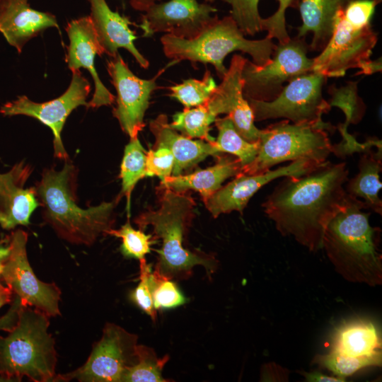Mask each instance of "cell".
<instances>
[{"mask_svg":"<svg viewBox=\"0 0 382 382\" xmlns=\"http://www.w3.org/2000/svg\"><path fill=\"white\" fill-rule=\"evenodd\" d=\"M348 175L345 163L327 161L303 175L283 177L262 207L282 236L316 252L328 224L346 203Z\"/></svg>","mask_w":382,"mask_h":382,"instance_id":"1","label":"cell"},{"mask_svg":"<svg viewBox=\"0 0 382 382\" xmlns=\"http://www.w3.org/2000/svg\"><path fill=\"white\" fill-rule=\"evenodd\" d=\"M351 0H301L299 8L302 24L297 28L299 37L313 33L309 49L321 51L328 42L333 30L336 13Z\"/></svg>","mask_w":382,"mask_h":382,"instance_id":"24","label":"cell"},{"mask_svg":"<svg viewBox=\"0 0 382 382\" xmlns=\"http://www.w3.org/2000/svg\"><path fill=\"white\" fill-rule=\"evenodd\" d=\"M363 209L362 200L348 195L325 230L322 249L345 280L376 286L382 284L381 230L371 226L370 213Z\"/></svg>","mask_w":382,"mask_h":382,"instance_id":"3","label":"cell"},{"mask_svg":"<svg viewBox=\"0 0 382 382\" xmlns=\"http://www.w3.org/2000/svg\"><path fill=\"white\" fill-rule=\"evenodd\" d=\"M381 0H351L335 17L332 35L315 58L312 71L325 77H342L349 69H360L359 74H372L381 71V60L371 55L378 34L371 25L376 6Z\"/></svg>","mask_w":382,"mask_h":382,"instance_id":"5","label":"cell"},{"mask_svg":"<svg viewBox=\"0 0 382 382\" xmlns=\"http://www.w3.org/2000/svg\"><path fill=\"white\" fill-rule=\"evenodd\" d=\"M214 123L218 129V136L214 144L219 152L236 156L240 161L242 168L251 163L257 155L259 141L250 142L242 137L227 115L222 118L217 117Z\"/></svg>","mask_w":382,"mask_h":382,"instance_id":"26","label":"cell"},{"mask_svg":"<svg viewBox=\"0 0 382 382\" xmlns=\"http://www.w3.org/2000/svg\"><path fill=\"white\" fill-rule=\"evenodd\" d=\"M165 55L179 62L187 60L192 64L209 63L214 66L222 79L227 68L225 57L234 51L250 54L253 62L259 66L269 63L276 48L272 39L248 40L236 23L227 16L219 18L216 15L204 30L192 39H183L165 34L161 38Z\"/></svg>","mask_w":382,"mask_h":382,"instance_id":"7","label":"cell"},{"mask_svg":"<svg viewBox=\"0 0 382 382\" xmlns=\"http://www.w3.org/2000/svg\"><path fill=\"white\" fill-rule=\"evenodd\" d=\"M13 292L6 286H4L0 282V308L12 301Z\"/></svg>","mask_w":382,"mask_h":382,"instance_id":"43","label":"cell"},{"mask_svg":"<svg viewBox=\"0 0 382 382\" xmlns=\"http://www.w3.org/2000/svg\"><path fill=\"white\" fill-rule=\"evenodd\" d=\"M28 233L17 229L10 234L8 255L1 274L6 286L24 306L34 307L49 317L60 315L61 291L54 283L40 281L28 259Z\"/></svg>","mask_w":382,"mask_h":382,"instance_id":"12","label":"cell"},{"mask_svg":"<svg viewBox=\"0 0 382 382\" xmlns=\"http://www.w3.org/2000/svg\"><path fill=\"white\" fill-rule=\"evenodd\" d=\"M129 139L124 150L120 173L122 181L121 194L127 197L129 213L131 195L135 185L140 180L147 177L146 151L139 141L138 137Z\"/></svg>","mask_w":382,"mask_h":382,"instance_id":"28","label":"cell"},{"mask_svg":"<svg viewBox=\"0 0 382 382\" xmlns=\"http://www.w3.org/2000/svg\"><path fill=\"white\" fill-rule=\"evenodd\" d=\"M217 85L209 70L200 80L190 79L169 87L170 96L185 108H194L205 103L216 91Z\"/></svg>","mask_w":382,"mask_h":382,"instance_id":"30","label":"cell"},{"mask_svg":"<svg viewBox=\"0 0 382 382\" xmlns=\"http://www.w3.org/2000/svg\"><path fill=\"white\" fill-rule=\"evenodd\" d=\"M72 72L71 83L59 97L45 103H35L25 96H18L0 108L4 116L25 115L37 119L50 127L52 132L54 157L66 161L69 156L64 147L61 134L71 112L80 105L87 106L86 98L91 91V84L80 69Z\"/></svg>","mask_w":382,"mask_h":382,"instance_id":"13","label":"cell"},{"mask_svg":"<svg viewBox=\"0 0 382 382\" xmlns=\"http://www.w3.org/2000/svg\"><path fill=\"white\" fill-rule=\"evenodd\" d=\"M161 0H130V6L137 11H146L151 6Z\"/></svg>","mask_w":382,"mask_h":382,"instance_id":"42","label":"cell"},{"mask_svg":"<svg viewBox=\"0 0 382 382\" xmlns=\"http://www.w3.org/2000/svg\"><path fill=\"white\" fill-rule=\"evenodd\" d=\"M308 45L295 37L278 44L271 61L259 66L246 59L242 71L245 99L270 102L282 91L284 83L312 71L313 59L307 57Z\"/></svg>","mask_w":382,"mask_h":382,"instance_id":"9","label":"cell"},{"mask_svg":"<svg viewBox=\"0 0 382 382\" xmlns=\"http://www.w3.org/2000/svg\"><path fill=\"white\" fill-rule=\"evenodd\" d=\"M149 129L155 138L154 146L168 148L174 157L172 175H178L195 166L209 156H219L214 143L194 140L172 129L168 117L161 114L149 122Z\"/></svg>","mask_w":382,"mask_h":382,"instance_id":"21","label":"cell"},{"mask_svg":"<svg viewBox=\"0 0 382 382\" xmlns=\"http://www.w3.org/2000/svg\"><path fill=\"white\" fill-rule=\"evenodd\" d=\"M150 282L153 303L156 310L175 308L186 302L185 297L175 282L158 271H152Z\"/></svg>","mask_w":382,"mask_h":382,"instance_id":"35","label":"cell"},{"mask_svg":"<svg viewBox=\"0 0 382 382\" xmlns=\"http://www.w3.org/2000/svg\"><path fill=\"white\" fill-rule=\"evenodd\" d=\"M10 248V235L0 238V277L4 263L8 255Z\"/></svg>","mask_w":382,"mask_h":382,"instance_id":"41","label":"cell"},{"mask_svg":"<svg viewBox=\"0 0 382 382\" xmlns=\"http://www.w3.org/2000/svg\"><path fill=\"white\" fill-rule=\"evenodd\" d=\"M31 172V166L21 161L0 173V226L6 230L29 225L33 212L40 206L35 187H24Z\"/></svg>","mask_w":382,"mask_h":382,"instance_id":"18","label":"cell"},{"mask_svg":"<svg viewBox=\"0 0 382 382\" xmlns=\"http://www.w3.org/2000/svg\"><path fill=\"white\" fill-rule=\"evenodd\" d=\"M231 6L230 16L243 35H254L262 31L258 11L260 0H221Z\"/></svg>","mask_w":382,"mask_h":382,"instance_id":"34","label":"cell"},{"mask_svg":"<svg viewBox=\"0 0 382 382\" xmlns=\"http://www.w3.org/2000/svg\"><path fill=\"white\" fill-rule=\"evenodd\" d=\"M359 173L348 180L345 190L356 198L363 199L366 209L382 214V201L378 192L382 187L379 173L382 170L381 148L376 152L371 148L362 151L359 161Z\"/></svg>","mask_w":382,"mask_h":382,"instance_id":"25","label":"cell"},{"mask_svg":"<svg viewBox=\"0 0 382 382\" xmlns=\"http://www.w3.org/2000/svg\"><path fill=\"white\" fill-rule=\"evenodd\" d=\"M217 117L206 103L194 108H185L175 113L170 127L185 137L214 143L215 138L209 134L210 125Z\"/></svg>","mask_w":382,"mask_h":382,"instance_id":"27","label":"cell"},{"mask_svg":"<svg viewBox=\"0 0 382 382\" xmlns=\"http://www.w3.org/2000/svg\"><path fill=\"white\" fill-rule=\"evenodd\" d=\"M167 66L152 79H142L132 73L119 53L108 62L107 70L117 93L112 114L129 138L138 137L144 127V117L149 99L158 88L156 80Z\"/></svg>","mask_w":382,"mask_h":382,"instance_id":"14","label":"cell"},{"mask_svg":"<svg viewBox=\"0 0 382 382\" xmlns=\"http://www.w3.org/2000/svg\"><path fill=\"white\" fill-rule=\"evenodd\" d=\"M381 361L382 358H352L330 351L328 354L315 356L312 364L345 379L361 369L381 366Z\"/></svg>","mask_w":382,"mask_h":382,"instance_id":"31","label":"cell"},{"mask_svg":"<svg viewBox=\"0 0 382 382\" xmlns=\"http://www.w3.org/2000/svg\"><path fill=\"white\" fill-rule=\"evenodd\" d=\"M88 1L91 6L89 17L104 54L112 58L118 54L120 48H124L140 66L147 69L149 62L134 45L137 37L129 28V25L132 24L129 19L112 11L105 0Z\"/></svg>","mask_w":382,"mask_h":382,"instance_id":"19","label":"cell"},{"mask_svg":"<svg viewBox=\"0 0 382 382\" xmlns=\"http://www.w3.org/2000/svg\"><path fill=\"white\" fill-rule=\"evenodd\" d=\"M106 234L120 238L122 253L139 260L145 258V255L151 252V245L156 242L152 234H146L141 229H134L129 219L119 229L111 228Z\"/></svg>","mask_w":382,"mask_h":382,"instance_id":"32","label":"cell"},{"mask_svg":"<svg viewBox=\"0 0 382 382\" xmlns=\"http://www.w3.org/2000/svg\"><path fill=\"white\" fill-rule=\"evenodd\" d=\"M321 164L306 159H299L291 161L286 166L274 170L270 169L262 173L253 175L239 173L231 181L203 199V202L214 218L233 211H237L243 214L249 200L268 183L282 177L303 175Z\"/></svg>","mask_w":382,"mask_h":382,"instance_id":"16","label":"cell"},{"mask_svg":"<svg viewBox=\"0 0 382 382\" xmlns=\"http://www.w3.org/2000/svg\"><path fill=\"white\" fill-rule=\"evenodd\" d=\"M279 6L276 12L267 18H262V30L267 31V37L277 39L279 44L290 40L286 28L285 13L288 8H297L301 0H277Z\"/></svg>","mask_w":382,"mask_h":382,"instance_id":"37","label":"cell"},{"mask_svg":"<svg viewBox=\"0 0 382 382\" xmlns=\"http://www.w3.org/2000/svg\"><path fill=\"white\" fill-rule=\"evenodd\" d=\"M76 168L68 159L59 171L45 169L34 187L42 217L57 236L72 244L91 245L112 228L121 195L111 202L83 209L76 202Z\"/></svg>","mask_w":382,"mask_h":382,"instance_id":"2","label":"cell"},{"mask_svg":"<svg viewBox=\"0 0 382 382\" xmlns=\"http://www.w3.org/2000/svg\"><path fill=\"white\" fill-rule=\"evenodd\" d=\"M331 352L352 358H382L381 340L374 324L357 319L341 325L332 337Z\"/></svg>","mask_w":382,"mask_h":382,"instance_id":"23","label":"cell"},{"mask_svg":"<svg viewBox=\"0 0 382 382\" xmlns=\"http://www.w3.org/2000/svg\"><path fill=\"white\" fill-rule=\"evenodd\" d=\"M326 79L325 76L311 71L289 82L272 101L247 99L255 122L277 118L294 124L322 122L323 115L331 108L322 93Z\"/></svg>","mask_w":382,"mask_h":382,"instance_id":"10","label":"cell"},{"mask_svg":"<svg viewBox=\"0 0 382 382\" xmlns=\"http://www.w3.org/2000/svg\"><path fill=\"white\" fill-rule=\"evenodd\" d=\"M207 3H212L214 2L215 0H204Z\"/></svg>","mask_w":382,"mask_h":382,"instance_id":"44","label":"cell"},{"mask_svg":"<svg viewBox=\"0 0 382 382\" xmlns=\"http://www.w3.org/2000/svg\"><path fill=\"white\" fill-rule=\"evenodd\" d=\"M66 31L69 39L66 62L71 71L87 69L94 82V93L88 108H98L112 105L115 96L103 85L95 68V57L104 54L89 16L68 23Z\"/></svg>","mask_w":382,"mask_h":382,"instance_id":"17","label":"cell"},{"mask_svg":"<svg viewBox=\"0 0 382 382\" xmlns=\"http://www.w3.org/2000/svg\"><path fill=\"white\" fill-rule=\"evenodd\" d=\"M174 157L164 146H153L146 152L147 177L157 176L161 181L172 175Z\"/></svg>","mask_w":382,"mask_h":382,"instance_id":"38","label":"cell"},{"mask_svg":"<svg viewBox=\"0 0 382 382\" xmlns=\"http://www.w3.org/2000/svg\"><path fill=\"white\" fill-rule=\"evenodd\" d=\"M161 190L158 207L148 209L134 219L142 231L151 226L154 240L161 242L154 270L169 279L181 280L190 277L194 267L201 265L211 277L218 267L214 255L184 245L195 216V202L186 192L163 187Z\"/></svg>","mask_w":382,"mask_h":382,"instance_id":"4","label":"cell"},{"mask_svg":"<svg viewBox=\"0 0 382 382\" xmlns=\"http://www.w3.org/2000/svg\"><path fill=\"white\" fill-rule=\"evenodd\" d=\"M300 374L308 382H344L345 379L339 376H328L321 372L315 371L311 372L301 371Z\"/></svg>","mask_w":382,"mask_h":382,"instance_id":"40","label":"cell"},{"mask_svg":"<svg viewBox=\"0 0 382 382\" xmlns=\"http://www.w3.org/2000/svg\"><path fill=\"white\" fill-rule=\"evenodd\" d=\"M52 27L59 28L55 16L32 8L28 0H0V33L18 53L30 39Z\"/></svg>","mask_w":382,"mask_h":382,"instance_id":"20","label":"cell"},{"mask_svg":"<svg viewBox=\"0 0 382 382\" xmlns=\"http://www.w3.org/2000/svg\"><path fill=\"white\" fill-rule=\"evenodd\" d=\"M138 361L124 373L121 382H168L169 379L162 376V371L169 360V356L158 358L154 349L137 345Z\"/></svg>","mask_w":382,"mask_h":382,"instance_id":"29","label":"cell"},{"mask_svg":"<svg viewBox=\"0 0 382 382\" xmlns=\"http://www.w3.org/2000/svg\"><path fill=\"white\" fill-rule=\"evenodd\" d=\"M138 336L122 327L105 323L100 340L96 342L86 363L79 369L57 374L56 381L76 379L81 382H121L125 371L137 364Z\"/></svg>","mask_w":382,"mask_h":382,"instance_id":"11","label":"cell"},{"mask_svg":"<svg viewBox=\"0 0 382 382\" xmlns=\"http://www.w3.org/2000/svg\"><path fill=\"white\" fill-rule=\"evenodd\" d=\"M151 273V266L147 264L146 259L139 260V283L130 294V299L153 320H155L157 313L152 299L150 282Z\"/></svg>","mask_w":382,"mask_h":382,"instance_id":"36","label":"cell"},{"mask_svg":"<svg viewBox=\"0 0 382 382\" xmlns=\"http://www.w3.org/2000/svg\"><path fill=\"white\" fill-rule=\"evenodd\" d=\"M21 305L20 299L15 295L8 311L0 317V330L8 332L15 327L18 320V313Z\"/></svg>","mask_w":382,"mask_h":382,"instance_id":"39","label":"cell"},{"mask_svg":"<svg viewBox=\"0 0 382 382\" xmlns=\"http://www.w3.org/2000/svg\"><path fill=\"white\" fill-rule=\"evenodd\" d=\"M241 168L236 156L221 154L214 166L186 175H170L161 181V187L178 192L193 190L204 199L217 191L226 179L239 174Z\"/></svg>","mask_w":382,"mask_h":382,"instance_id":"22","label":"cell"},{"mask_svg":"<svg viewBox=\"0 0 382 382\" xmlns=\"http://www.w3.org/2000/svg\"><path fill=\"white\" fill-rule=\"evenodd\" d=\"M49 316L21 305L18 320L6 337L0 335V381L54 382L55 342L48 332Z\"/></svg>","mask_w":382,"mask_h":382,"instance_id":"6","label":"cell"},{"mask_svg":"<svg viewBox=\"0 0 382 382\" xmlns=\"http://www.w3.org/2000/svg\"><path fill=\"white\" fill-rule=\"evenodd\" d=\"M333 128L323 121L291 124L284 120L272 124L260 129L257 155L240 173H262L280 163L299 159L323 163L332 151L328 132Z\"/></svg>","mask_w":382,"mask_h":382,"instance_id":"8","label":"cell"},{"mask_svg":"<svg viewBox=\"0 0 382 382\" xmlns=\"http://www.w3.org/2000/svg\"><path fill=\"white\" fill-rule=\"evenodd\" d=\"M332 96L330 105L340 108L345 115L346 126L357 124L363 117L365 105L357 95V83L352 82L346 87L330 89Z\"/></svg>","mask_w":382,"mask_h":382,"instance_id":"33","label":"cell"},{"mask_svg":"<svg viewBox=\"0 0 382 382\" xmlns=\"http://www.w3.org/2000/svg\"><path fill=\"white\" fill-rule=\"evenodd\" d=\"M217 9L197 0H169L155 4L141 16L139 27L144 37L166 33L173 36L192 39L213 20Z\"/></svg>","mask_w":382,"mask_h":382,"instance_id":"15","label":"cell"}]
</instances>
